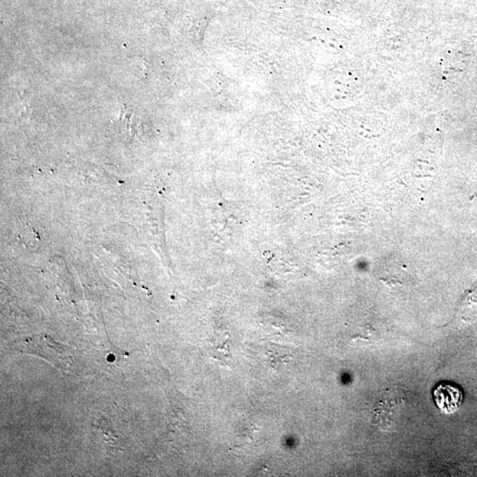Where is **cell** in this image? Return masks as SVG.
<instances>
[{"mask_svg": "<svg viewBox=\"0 0 477 477\" xmlns=\"http://www.w3.org/2000/svg\"><path fill=\"white\" fill-rule=\"evenodd\" d=\"M463 391L456 385L443 382L437 385L433 390V401L442 413L451 414L455 413L463 403Z\"/></svg>", "mask_w": 477, "mask_h": 477, "instance_id": "6da1fadb", "label": "cell"}, {"mask_svg": "<svg viewBox=\"0 0 477 477\" xmlns=\"http://www.w3.org/2000/svg\"><path fill=\"white\" fill-rule=\"evenodd\" d=\"M31 346H33V348L35 349H44V350H45V357L47 359L49 355H51L50 362L56 366H58V367H67V361L73 360V359L71 358L70 353H68L70 349L60 348V346L56 344L54 341L50 343L47 338L33 339V341L31 339ZM35 349H34V350H35Z\"/></svg>", "mask_w": 477, "mask_h": 477, "instance_id": "7a4b0ae2", "label": "cell"}]
</instances>
